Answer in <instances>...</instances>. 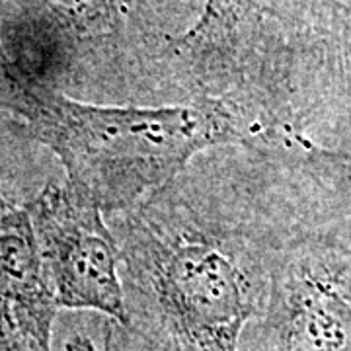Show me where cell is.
<instances>
[{
    "label": "cell",
    "instance_id": "5b68a950",
    "mask_svg": "<svg viewBox=\"0 0 351 351\" xmlns=\"http://www.w3.org/2000/svg\"><path fill=\"white\" fill-rule=\"evenodd\" d=\"M41 20L63 45L108 38L125 14V0H38Z\"/></svg>",
    "mask_w": 351,
    "mask_h": 351
},
{
    "label": "cell",
    "instance_id": "ba28073f",
    "mask_svg": "<svg viewBox=\"0 0 351 351\" xmlns=\"http://www.w3.org/2000/svg\"><path fill=\"white\" fill-rule=\"evenodd\" d=\"M64 351H96V350H94V343H92L90 339L84 338V336H76V338H73L69 343H66Z\"/></svg>",
    "mask_w": 351,
    "mask_h": 351
},
{
    "label": "cell",
    "instance_id": "9c48e42d",
    "mask_svg": "<svg viewBox=\"0 0 351 351\" xmlns=\"http://www.w3.org/2000/svg\"><path fill=\"white\" fill-rule=\"evenodd\" d=\"M341 156V158H346V160H350L351 162V151H336Z\"/></svg>",
    "mask_w": 351,
    "mask_h": 351
},
{
    "label": "cell",
    "instance_id": "6da1fadb",
    "mask_svg": "<svg viewBox=\"0 0 351 351\" xmlns=\"http://www.w3.org/2000/svg\"><path fill=\"white\" fill-rule=\"evenodd\" d=\"M0 100L57 154L66 182L101 211L137 203L168 184L197 152L239 137L232 113L221 101L96 106L71 100L53 84L14 80H0Z\"/></svg>",
    "mask_w": 351,
    "mask_h": 351
},
{
    "label": "cell",
    "instance_id": "3957f363",
    "mask_svg": "<svg viewBox=\"0 0 351 351\" xmlns=\"http://www.w3.org/2000/svg\"><path fill=\"white\" fill-rule=\"evenodd\" d=\"M265 351H351V250L316 242L277 291Z\"/></svg>",
    "mask_w": 351,
    "mask_h": 351
},
{
    "label": "cell",
    "instance_id": "8992f818",
    "mask_svg": "<svg viewBox=\"0 0 351 351\" xmlns=\"http://www.w3.org/2000/svg\"><path fill=\"white\" fill-rule=\"evenodd\" d=\"M258 0H205L199 20L172 39L176 49L195 59H217L234 47Z\"/></svg>",
    "mask_w": 351,
    "mask_h": 351
},
{
    "label": "cell",
    "instance_id": "7a4b0ae2",
    "mask_svg": "<svg viewBox=\"0 0 351 351\" xmlns=\"http://www.w3.org/2000/svg\"><path fill=\"white\" fill-rule=\"evenodd\" d=\"M25 211L57 304L88 308L129 328V308L117 276L123 252L104 225L101 209L64 180L49 184Z\"/></svg>",
    "mask_w": 351,
    "mask_h": 351
},
{
    "label": "cell",
    "instance_id": "52a82bcc",
    "mask_svg": "<svg viewBox=\"0 0 351 351\" xmlns=\"http://www.w3.org/2000/svg\"><path fill=\"white\" fill-rule=\"evenodd\" d=\"M341 27L348 41V51L351 57V0H341Z\"/></svg>",
    "mask_w": 351,
    "mask_h": 351
},
{
    "label": "cell",
    "instance_id": "277c9868",
    "mask_svg": "<svg viewBox=\"0 0 351 351\" xmlns=\"http://www.w3.org/2000/svg\"><path fill=\"white\" fill-rule=\"evenodd\" d=\"M57 308L29 215L0 189V351H51Z\"/></svg>",
    "mask_w": 351,
    "mask_h": 351
}]
</instances>
